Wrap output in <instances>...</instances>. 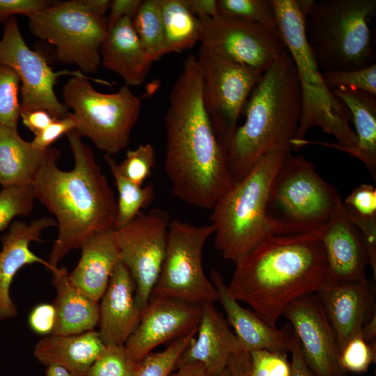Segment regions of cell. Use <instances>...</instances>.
<instances>
[{
	"label": "cell",
	"mask_w": 376,
	"mask_h": 376,
	"mask_svg": "<svg viewBox=\"0 0 376 376\" xmlns=\"http://www.w3.org/2000/svg\"><path fill=\"white\" fill-rule=\"evenodd\" d=\"M169 100L164 167L173 193L189 205L211 210L233 182L226 151L203 106L196 56L183 61Z\"/></svg>",
	"instance_id": "obj_1"
},
{
	"label": "cell",
	"mask_w": 376,
	"mask_h": 376,
	"mask_svg": "<svg viewBox=\"0 0 376 376\" xmlns=\"http://www.w3.org/2000/svg\"><path fill=\"white\" fill-rule=\"evenodd\" d=\"M74 158L71 170L57 165L61 152L48 148L33 183L36 199L55 217L58 235L49 263H58L91 235L114 229L117 201L94 152L76 130L66 134Z\"/></svg>",
	"instance_id": "obj_2"
},
{
	"label": "cell",
	"mask_w": 376,
	"mask_h": 376,
	"mask_svg": "<svg viewBox=\"0 0 376 376\" xmlns=\"http://www.w3.org/2000/svg\"><path fill=\"white\" fill-rule=\"evenodd\" d=\"M235 263L228 292L273 327L290 304L323 286L327 272L312 233L269 236Z\"/></svg>",
	"instance_id": "obj_3"
},
{
	"label": "cell",
	"mask_w": 376,
	"mask_h": 376,
	"mask_svg": "<svg viewBox=\"0 0 376 376\" xmlns=\"http://www.w3.org/2000/svg\"><path fill=\"white\" fill-rule=\"evenodd\" d=\"M301 92L294 61L285 51L263 73L244 106V123L226 150L233 182L244 178L266 154L291 152L301 113Z\"/></svg>",
	"instance_id": "obj_4"
},
{
	"label": "cell",
	"mask_w": 376,
	"mask_h": 376,
	"mask_svg": "<svg viewBox=\"0 0 376 376\" xmlns=\"http://www.w3.org/2000/svg\"><path fill=\"white\" fill-rule=\"evenodd\" d=\"M272 1L278 27L295 64L301 86V113L292 147L304 139L311 127L318 126L338 141V143L319 144L351 155L357 146V136L349 125L350 112L323 80L322 71L308 44L303 15L295 0Z\"/></svg>",
	"instance_id": "obj_5"
},
{
	"label": "cell",
	"mask_w": 376,
	"mask_h": 376,
	"mask_svg": "<svg viewBox=\"0 0 376 376\" xmlns=\"http://www.w3.org/2000/svg\"><path fill=\"white\" fill-rule=\"evenodd\" d=\"M343 209L341 197L301 155H285L269 188L266 218L272 235L317 233Z\"/></svg>",
	"instance_id": "obj_6"
},
{
	"label": "cell",
	"mask_w": 376,
	"mask_h": 376,
	"mask_svg": "<svg viewBox=\"0 0 376 376\" xmlns=\"http://www.w3.org/2000/svg\"><path fill=\"white\" fill-rule=\"evenodd\" d=\"M375 0H313L306 37L322 72L359 70L375 63L369 22Z\"/></svg>",
	"instance_id": "obj_7"
},
{
	"label": "cell",
	"mask_w": 376,
	"mask_h": 376,
	"mask_svg": "<svg viewBox=\"0 0 376 376\" xmlns=\"http://www.w3.org/2000/svg\"><path fill=\"white\" fill-rule=\"evenodd\" d=\"M285 154L274 151L264 155L244 178L233 182L211 209L214 244L225 259L236 263L272 235L266 218L267 201Z\"/></svg>",
	"instance_id": "obj_8"
},
{
	"label": "cell",
	"mask_w": 376,
	"mask_h": 376,
	"mask_svg": "<svg viewBox=\"0 0 376 376\" xmlns=\"http://www.w3.org/2000/svg\"><path fill=\"white\" fill-rule=\"evenodd\" d=\"M89 80L71 77L63 86L64 104L72 109L76 130L88 139L105 155H115L125 149L132 130L138 120L141 98L127 85L118 91L106 93L96 91Z\"/></svg>",
	"instance_id": "obj_9"
},
{
	"label": "cell",
	"mask_w": 376,
	"mask_h": 376,
	"mask_svg": "<svg viewBox=\"0 0 376 376\" xmlns=\"http://www.w3.org/2000/svg\"><path fill=\"white\" fill-rule=\"evenodd\" d=\"M28 18L31 33L55 47L59 62L76 65L82 73L97 71L108 33L105 15L90 11L81 0H70L53 1Z\"/></svg>",
	"instance_id": "obj_10"
},
{
	"label": "cell",
	"mask_w": 376,
	"mask_h": 376,
	"mask_svg": "<svg viewBox=\"0 0 376 376\" xmlns=\"http://www.w3.org/2000/svg\"><path fill=\"white\" fill-rule=\"evenodd\" d=\"M214 232L212 224L196 226L171 221L162 269L151 297L200 306L218 301L217 290L205 274L202 263L204 246Z\"/></svg>",
	"instance_id": "obj_11"
},
{
	"label": "cell",
	"mask_w": 376,
	"mask_h": 376,
	"mask_svg": "<svg viewBox=\"0 0 376 376\" xmlns=\"http://www.w3.org/2000/svg\"><path fill=\"white\" fill-rule=\"evenodd\" d=\"M202 99L216 136L226 151L247 100L263 72L201 46Z\"/></svg>",
	"instance_id": "obj_12"
},
{
	"label": "cell",
	"mask_w": 376,
	"mask_h": 376,
	"mask_svg": "<svg viewBox=\"0 0 376 376\" xmlns=\"http://www.w3.org/2000/svg\"><path fill=\"white\" fill-rule=\"evenodd\" d=\"M3 24L0 40V65L10 68L19 79L20 113L41 109L56 119L67 116L68 108L54 93L57 79L62 75L88 76L80 71H54L42 54L26 45L15 16Z\"/></svg>",
	"instance_id": "obj_13"
},
{
	"label": "cell",
	"mask_w": 376,
	"mask_h": 376,
	"mask_svg": "<svg viewBox=\"0 0 376 376\" xmlns=\"http://www.w3.org/2000/svg\"><path fill=\"white\" fill-rule=\"evenodd\" d=\"M168 212L152 209L140 213L126 226L114 229L120 260L135 283V297L143 310L149 301L162 269L169 224Z\"/></svg>",
	"instance_id": "obj_14"
},
{
	"label": "cell",
	"mask_w": 376,
	"mask_h": 376,
	"mask_svg": "<svg viewBox=\"0 0 376 376\" xmlns=\"http://www.w3.org/2000/svg\"><path fill=\"white\" fill-rule=\"evenodd\" d=\"M201 45L237 63L265 72L287 51L279 27L235 19H198Z\"/></svg>",
	"instance_id": "obj_15"
},
{
	"label": "cell",
	"mask_w": 376,
	"mask_h": 376,
	"mask_svg": "<svg viewBox=\"0 0 376 376\" xmlns=\"http://www.w3.org/2000/svg\"><path fill=\"white\" fill-rule=\"evenodd\" d=\"M283 317L291 324L303 359L314 376H347L331 326L315 294L290 304Z\"/></svg>",
	"instance_id": "obj_16"
},
{
	"label": "cell",
	"mask_w": 376,
	"mask_h": 376,
	"mask_svg": "<svg viewBox=\"0 0 376 376\" xmlns=\"http://www.w3.org/2000/svg\"><path fill=\"white\" fill-rule=\"evenodd\" d=\"M201 315L200 305L174 298L150 297L124 346L130 356L139 362L157 346L196 330Z\"/></svg>",
	"instance_id": "obj_17"
},
{
	"label": "cell",
	"mask_w": 376,
	"mask_h": 376,
	"mask_svg": "<svg viewBox=\"0 0 376 376\" xmlns=\"http://www.w3.org/2000/svg\"><path fill=\"white\" fill-rule=\"evenodd\" d=\"M56 226L51 217H41L27 224L15 221L1 237L0 249V322L15 318L17 309L10 297V286L17 273L25 265H42L51 272L56 267L35 254L30 248L33 242H41L42 231Z\"/></svg>",
	"instance_id": "obj_18"
},
{
	"label": "cell",
	"mask_w": 376,
	"mask_h": 376,
	"mask_svg": "<svg viewBox=\"0 0 376 376\" xmlns=\"http://www.w3.org/2000/svg\"><path fill=\"white\" fill-rule=\"evenodd\" d=\"M326 255L327 272L325 286L341 285L366 279L369 265L367 251L359 231L342 210L315 233Z\"/></svg>",
	"instance_id": "obj_19"
},
{
	"label": "cell",
	"mask_w": 376,
	"mask_h": 376,
	"mask_svg": "<svg viewBox=\"0 0 376 376\" xmlns=\"http://www.w3.org/2000/svg\"><path fill=\"white\" fill-rule=\"evenodd\" d=\"M196 334L182 354L177 367L199 363L207 376H230L229 361L233 355L242 350L237 337L214 304L201 306Z\"/></svg>",
	"instance_id": "obj_20"
},
{
	"label": "cell",
	"mask_w": 376,
	"mask_h": 376,
	"mask_svg": "<svg viewBox=\"0 0 376 376\" xmlns=\"http://www.w3.org/2000/svg\"><path fill=\"white\" fill-rule=\"evenodd\" d=\"M99 334L105 345H124L136 328L142 313L135 297V283L120 260L101 297Z\"/></svg>",
	"instance_id": "obj_21"
},
{
	"label": "cell",
	"mask_w": 376,
	"mask_h": 376,
	"mask_svg": "<svg viewBox=\"0 0 376 376\" xmlns=\"http://www.w3.org/2000/svg\"><path fill=\"white\" fill-rule=\"evenodd\" d=\"M334 331L340 350L362 327L373 301V283L366 279L325 286L315 293Z\"/></svg>",
	"instance_id": "obj_22"
},
{
	"label": "cell",
	"mask_w": 376,
	"mask_h": 376,
	"mask_svg": "<svg viewBox=\"0 0 376 376\" xmlns=\"http://www.w3.org/2000/svg\"><path fill=\"white\" fill-rule=\"evenodd\" d=\"M210 281L218 294L227 320L235 331L240 350L251 352L256 350H268L288 352L290 351L294 332L288 326L282 329L273 327L253 311L242 306L228 292L222 276L212 269Z\"/></svg>",
	"instance_id": "obj_23"
},
{
	"label": "cell",
	"mask_w": 376,
	"mask_h": 376,
	"mask_svg": "<svg viewBox=\"0 0 376 376\" xmlns=\"http://www.w3.org/2000/svg\"><path fill=\"white\" fill-rule=\"evenodd\" d=\"M100 53L103 66L118 75L128 86L141 85L154 62L127 17L108 31Z\"/></svg>",
	"instance_id": "obj_24"
},
{
	"label": "cell",
	"mask_w": 376,
	"mask_h": 376,
	"mask_svg": "<svg viewBox=\"0 0 376 376\" xmlns=\"http://www.w3.org/2000/svg\"><path fill=\"white\" fill-rule=\"evenodd\" d=\"M80 248L81 257L69 279L81 292L99 301L120 260L114 229L91 235Z\"/></svg>",
	"instance_id": "obj_25"
},
{
	"label": "cell",
	"mask_w": 376,
	"mask_h": 376,
	"mask_svg": "<svg viewBox=\"0 0 376 376\" xmlns=\"http://www.w3.org/2000/svg\"><path fill=\"white\" fill-rule=\"evenodd\" d=\"M56 290L54 306L56 324L51 335H74L93 330L98 325L100 306L70 280L65 267L51 271Z\"/></svg>",
	"instance_id": "obj_26"
},
{
	"label": "cell",
	"mask_w": 376,
	"mask_h": 376,
	"mask_svg": "<svg viewBox=\"0 0 376 376\" xmlns=\"http://www.w3.org/2000/svg\"><path fill=\"white\" fill-rule=\"evenodd\" d=\"M105 347L98 331L74 335H50L35 345L33 354L42 364H57L73 376H85Z\"/></svg>",
	"instance_id": "obj_27"
},
{
	"label": "cell",
	"mask_w": 376,
	"mask_h": 376,
	"mask_svg": "<svg viewBox=\"0 0 376 376\" xmlns=\"http://www.w3.org/2000/svg\"><path fill=\"white\" fill-rule=\"evenodd\" d=\"M348 109L356 129L357 146L351 155L361 160L376 178V95L345 87L331 89Z\"/></svg>",
	"instance_id": "obj_28"
},
{
	"label": "cell",
	"mask_w": 376,
	"mask_h": 376,
	"mask_svg": "<svg viewBox=\"0 0 376 376\" xmlns=\"http://www.w3.org/2000/svg\"><path fill=\"white\" fill-rule=\"evenodd\" d=\"M46 150L33 148L19 136L17 128L0 125V185H33Z\"/></svg>",
	"instance_id": "obj_29"
},
{
	"label": "cell",
	"mask_w": 376,
	"mask_h": 376,
	"mask_svg": "<svg viewBox=\"0 0 376 376\" xmlns=\"http://www.w3.org/2000/svg\"><path fill=\"white\" fill-rule=\"evenodd\" d=\"M165 54L180 53L199 41L198 19L187 8L185 0H160Z\"/></svg>",
	"instance_id": "obj_30"
},
{
	"label": "cell",
	"mask_w": 376,
	"mask_h": 376,
	"mask_svg": "<svg viewBox=\"0 0 376 376\" xmlns=\"http://www.w3.org/2000/svg\"><path fill=\"white\" fill-rule=\"evenodd\" d=\"M104 159L114 179L118 191L117 211L114 229L122 228L133 221L141 210L148 206L155 198L151 184L139 186L124 177L111 155H105Z\"/></svg>",
	"instance_id": "obj_31"
},
{
	"label": "cell",
	"mask_w": 376,
	"mask_h": 376,
	"mask_svg": "<svg viewBox=\"0 0 376 376\" xmlns=\"http://www.w3.org/2000/svg\"><path fill=\"white\" fill-rule=\"evenodd\" d=\"M132 24L141 44L154 61L165 55L160 0L141 1Z\"/></svg>",
	"instance_id": "obj_32"
},
{
	"label": "cell",
	"mask_w": 376,
	"mask_h": 376,
	"mask_svg": "<svg viewBox=\"0 0 376 376\" xmlns=\"http://www.w3.org/2000/svg\"><path fill=\"white\" fill-rule=\"evenodd\" d=\"M219 16L278 27L272 0H217Z\"/></svg>",
	"instance_id": "obj_33"
},
{
	"label": "cell",
	"mask_w": 376,
	"mask_h": 376,
	"mask_svg": "<svg viewBox=\"0 0 376 376\" xmlns=\"http://www.w3.org/2000/svg\"><path fill=\"white\" fill-rule=\"evenodd\" d=\"M196 331L171 342L162 351L148 354L140 361L134 376H169L176 369L182 354L196 336Z\"/></svg>",
	"instance_id": "obj_34"
},
{
	"label": "cell",
	"mask_w": 376,
	"mask_h": 376,
	"mask_svg": "<svg viewBox=\"0 0 376 376\" xmlns=\"http://www.w3.org/2000/svg\"><path fill=\"white\" fill-rule=\"evenodd\" d=\"M139 362L130 356L124 345H105L85 376H134Z\"/></svg>",
	"instance_id": "obj_35"
},
{
	"label": "cell",
	"mask_w": 376,
	"mask_h": 376,
	"mask_svg": "<svg viewBox=\"0 0 376 376\" xmlns=\"http://www.w3.org/2000/svg\"><path fill=\"white\" fill-rule=\"evenodd\" d=\"M36 199L33 185L2 187L0 191V232L17 217L28 216Z\"/></svg>",
	"instance_id": "obj_36"
},
{
	"label": "cell",
	"mask_w": 376,
	"mask_h": 376,
	"mask_svg": "<svg viewBox=\"0 0 376 376\" xmlns=\"http://www.w3.org/2000/svg\"><path fill=\"white\" fill-rule=\"evenodd\" d=\"M19 84L15 71L0 65V125L17 129L20 118Z\"/></svg>",
	"instance_id": "obj_37"
},
{
	"label": "cell",
	"mask_w": 376,
	"mask_h": 376,
	"mask_svg": "<svg viewBox=\"0 0 376 376\" xmlns=\"http://www.w3.org/2000/svg\"><path fill=\"white\" fill-rule=\"evenodd\" d=\"M345 217L353 226L376 221V189L363 183L355 187L343 202Z\"/></svg>",
	"instance_id": "obj_38"
},
{
	"label": "cell",
	"mask_w": 376,
	"mask_h": 376,
	"mask_svg": "<svg viewBox=\"0 0 376 376\" xmlns=\"http://www.w3.org/2000/svg\"><path fill=\"white\" fill-rule=\"evenodd\" d=\"M155 148L150 143L140 144L136 149L129 150L120 164H117L120 173L139 186L150 175L155 165Z\"/></svg>",
	"instance_id": "obj_39"
},
{
	"label": "cell",
	"mask_w": 376,
	"mask_h": 376,
	"mask_svg": "<svg viewBox=\"0 0 376 376\" xmlns=\"http://www.w3.org/2000/svg\"><path fill=\"white\" fill-rule=\"evenodd\" d=\"M329 88L345 87L376 95V64L353 70L322 72Z\"/></svg>",
	"instance_id": "obj_40"
},
{
	"label": "cell",
	"mask_w": 376,
	"mask_h": 376,
	"mask_svg": "<svg viewBox=\"0 0 376 376\" xmlns=\"http://www.w3.org/2000/svg\"><path fill=\"white\" fill-rule=\"evenodd\" d=\"M376 345L367 343L361 334L352 338L340 350L339 361L345 371L354 373L367 372L375 362Z\"/></svg>",
	"instance_id": "obj_41"
},
{
	"label": "cell",
	"mask_w": 376,
	"mask_h": 376,
	"mask_svg": "<svg viewBox=\"0 0 376 376\" xmlns=\"http://www.w3.org/2000/svg\"><path fill=\"white\" fill-rule=\"evenodd\" d=\"M249 354V376H291L287 352L256 350Z\"/></svg>",
	"instance_id": "obj_42"
},
{
	"label": "cell",
	"mask_w": 376,
	"mask_h": 376,
	"mask_svg": "<svg viewBox=\"0 0 376 376\" xmlns=\"http://www.w3.org/2000/svg\"><path fill=\"white\" fill-rule=\"evenodd\" d=\"M77 123L71 112L63 118L55 119L45 129L34 134L31 141L33 148L45 150L63 134L76 130Z\"/></svg>",
	"instance_id": "obj_43"
},
{
	"label": "cell",
	"mask_w": 376,
	"mask_h": 376,
	"mask_svg": "<svg viewBox=\"0 0 376 376\" xmlns=\"http://www.w3.org/2000/svg\"><path fill=\"white\" fill-rule=\"evenodd\" d=\"M52 2L49 0H0V25L15 15L29 17Z\"/></svg>",
	"instance_id": "obj_44"
},
{
	"label": "cell",
	"mask_w": 376,
	"mask_h": 376,
	"mask_svg": "<svg viewBox=\"0 0 376 376\" xmlns=\"http://www.w3.org/2000/svg\"><path fill=\"white\" fill-rule=\"evenodd\" d=\"M28 323L38 335L52 334L56 324V310L53 304H40L30 312Z\"/></svg>",
	"instance_id": "obj_45"
},
{
	"label": "cell",
	"mask_w": 376,
	"mask_h": 376,
	"mask_svg": "<svg viewBox=\"0 0 376 376\" xmlns=\"http://www.w3.org/2000/svg\"><path fill=\"white\" fill-rule=\"evenodd\" d=\"M141 3V0H111L109 15L107 17L108 31L124 17H127L132 20Z\"/></svg>",
	"instance_id": "obj_46"
},
{
	"label": "cell",
	"mask_w": 376,
	"mask_h": 376,
	"mask_svg": "<svg viewBox=\"0 0 376 376\" xmlns=\"http://www.w3.org/2000/svg\"><path fill=\"white\" fill-rule=\"evenodd\" d=\"M23 124L34 134L45 129L55 119L47 111L38 109L20 113Z\"/></svg>",
	"instance_id": "obj_47"
},
{
	"label": "cell",
	"mask_w": 376,
	"mask_h": 376,
	"mask_svg": "<svg viewBox=\"0 0 376 376\" xmlns=\"http://www.w3.org/2000/svg\"><path fill=\"white\" fill-rule=\"evenodd\" d=\"M189 10L197 18L219 16L217 0H185Z\"/></svg>",
	"instance_id": "obj_48"
},
{
	"label": "cell",
	"mask_w": 376,
	"mask_h": 376,
	"mask_svg": "<svg viewBox=\"0 0 376 376\" xmlns=\"http://www.w3.org/2000/svg\"><path fill=\"white\" fill-rule=\"evenodd\" d=\"M290 352L291 353V376H314L303 359L299 341L295 334Z\"/></svg>",
	"instance_id": "obj_49"
},
{
	"label": "cell",
	"mask_w": 376,
	"mask_h": 376,
	"mask_svg": "<svg viewBox=\"0 0 376 376\" xmlns=\"http://www.w3.org/2000/svg\"><path fill=\"white\" fill-rule=\"evenodd\" d=\"M249 354L243 351L237 352L229 361L230 376H249Z\"/></svg>",
	"instance_id": "obj_50"
},
{
	"label": "cell",
	"mask_w": 376,
	"mask_h": 376,
	"mask_svg": "<svg viewBox=\"0 0 376 376\" xmlns=\"http://www.w3.org/2000/svg\"><path fill=\"white\" fill-rule=\"evenodd\" d=\"M169 376H207L203 366L199 363H185L178 366Z\"/></svg>",
	"instance_id": "obj_51"
},
{
	"label": "cell",
	"mask_w": 376,
	"mask_h": 376,
	"mask_svg": "<svg viewBox=\"0 0 376 376\" xmlns=\"http://www.w3.org/2000/svg\"><path fill=\"white\" fill-rule=\"evenodd\" d=\"M81 1L87 9L99 15H105L111 3L109 0H81Z\"/></svg>",
	"instance_id": "obj_52"
},
{
	"label": "cell",
	"mask_w": 376,
	"mask_h": 376,
	"mask_svg": "<svg viewBox=\"0 0 376 376\" xmlns=\"http://www.w3.org/2000/svg\"><path fill=\"white\" fill-rule=\"evenodd\" d=\"M363 339L368 343L375 344L376 339V315H374L365 322L361 331Z\"/></svg>",
	"instance_id": "obj_53"
},
{
	"label": "cell",
	"mask_w": 376,
	"mask_h": 376,
	"mask_svg": "<svg viewBox=\"0 0 376 376\" xmlns=\"http://www.w3.org/2000/svg\"><path fill=\"white\" fill-rule=\"evenodd\" d=\"M45 376H73L66 368L57 365L50 364L46 366Z\"/></svg>",
	"instance_id": "obj_54"
}]
</instances>
